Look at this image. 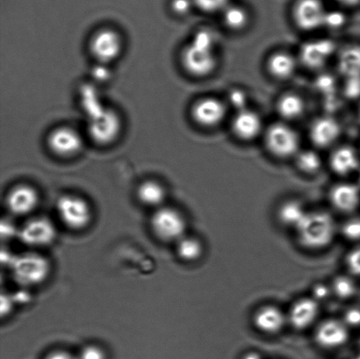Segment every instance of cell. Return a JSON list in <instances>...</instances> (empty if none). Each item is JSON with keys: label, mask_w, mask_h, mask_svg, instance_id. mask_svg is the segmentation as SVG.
Returning a JSON list of instances; mask_svg holds the SVG:
<instances>
[{"label": "cell", "mask_w": 360, "mask_h": 359, "mask_svg": "<svg viewBox=\"0 0 360 359\" xmlns=\"http://www.w3.org/2000/svg\"><path fill=\"white\" fill-rule=\"evenodd\" d=\"M298 241L309 249H322L333 242L337 233V224L330 214L323 211L308 212L296 228Z\"/></svg>", "instance_id": "6da1fadb"}, {"label": "cell", "mask_w": 360, "mask_h": 359, "mask_svg": "<svg viewBox=\"0 0 360 359\" xmlns=\"http://www.w3.org/2000/svg\"><path fill=\"white\" fill-rule=\"evenodd\" d=\"M217 44L193 37L181 52V63L189 75L207 77L214 72L218 65Z\"/></svg>", "instance_id": "7a4b0ae2"}, {"label": "cell", "mask_w": 360, "mask_h": 359, "mask_svg": "<svg viewBox=\"0 0 360 359\" xmlns=\"http://www.w3.org/2000/svg\"><path fill=\"white\" fill-rule=\"evenodd\" d=\"M13 280L22 287H34L47 279L51 266L48 259L37 252H26L11 260Z\"/></svg>", "instance_id": "3957f363"}, {"label": "cell", "mask_w": 360, "mask_h": 359, "mask_svg": "<svg viewBox=\"0 0 360 359\" xmlns=\"http://www.w3.org/2000/svg\"><path fill=\"white\" fill-rule=\"evenodd\" d=\"M151 230L160 240L178 242L186 235V221L179 210L162 207L156 210L150 220Z\"/></svg>", "instance_id": "277c9868"}, {"label": "cell", "mask_w": 360, "mask_h": 359, "mask_svg": "<svg viewBox=\"0 0 360 359\" xmlns=\"http://www.w3.org/2000/svg\"><path fill=\"white\" fill-rule=\"evenodd\" d=\"M122 126V119L117 112L105 107L89 116L88 135L98 145H108L118 138Z\"/></svg>", "instance_id": "5b68a950"}, {"label": "cell", "mask_w": 360, "mask_h": 359, "mask_svg": "<svg viewBox=\"0 0 360 359\" xmlns=\"http://www.w3.org/2000/svg\"><path fill=\"white\" fill-rule=\"evenodd\" d=\"M264 143L271 155L278 158H288L299 152L298 133L284 123L271 125L264 133Z\"/></svg>", "instance_id": "8992f818"}, {"label": "cell", "mask_w": 360, "mask_h": 359, "mask_svg": "<svg viewBox=\"0 0 360 359\" xmlns=\"http://www.w3.org/2000/svg\"><path fill=\"white\" fill-rule=\"evenodd\" d=\"M56 209L60 220L72 230H84L90 224L93 217L89 203L77 195H65L60 197Z\"/></svg>", "instance_id": "52a82bcc"}, {"label": "cell", "mask_w": 360, "mask_h": 359, "mask_svg": "<svg viewBox=\"0 0 360 359\" xmlns=\"http://www.w3.org/2000/svg\"><path fill=\"white\" fill-rule=\"evenodd\" d=\"M89 48L91 54L98 63L107 65L121 56L123 48L122 38L117 31L111 28H103L93 35Z\"/></svg>", "instance_id": "ba28073f"}, {"label": "cell", "mask_w": 360, "mask_h": 359, "mask_svg": "<svg viewBox=\"0 0 360 359\" xmlns=\"http://www.w3.org/2000/svg\"><path fill=\"white\" fill-rule=\"evenodd\" d=\"M18 235L24 244L41 248L55 241L56 230L54 224L47 217H35L25 223Z\"/></svg>", "instance_id": "9c48e42d"}, {"label": "cell", "mask_w": 360, "mask_h": 359, "mask_svg": "<svg viewBox=\"0 0 360 359\" xmlns=\"http://www.w3.org/2000/svg\"><path fill=\"white\" fill-rule=\"evenodd\" d=\"M327 10L321 0H297L292 8V19L303 31L323 27Z\"/></svg>", "instance_id": "30bf717a"}, {"label": "cell", "mask_w": 360, "mask_h": 359, "mask_svg": "<svg viewBox=\"0 0 360 359\" xmlns=\"http://www.w3.org/2000/svg\"><path fill=\"white\" fill-rule=\"evenodd\" d=\"M191 115L196 124L207 129L214 128L224 121L227 107L219 98L204 97L193 105Z\"/></svg>", "instance_id": "8fae6325"}, {"label": "cell", "mask_w": 360, "mask_h": 359, "mask_svg": "<svg viewBox=\"0 0 360 359\" xmlns=\"http://www.w3.org/2000/svg\"><path fill=\"white\" fill-rule=\"evenodd\" d=\"M49 149L56 156L70 157L76 156L83 149V139L75 129L69 126H59L48 136Z\"/></svg>", "instance_id": "7c38bea8"}, {"label": "cell", "mask_w": 360, "mask_h": 359, "mask_svg": "<svg viewBox=\"0 0 360 359\" xmlns=\"http://www.w3.org/2000/svg\"><path fill=\"white\" fill-rule=\"evenodd\" d=\"M337 51L336 44L330 39L309 41L302 45L300 60L308 68L319 70L326 66Z\"/></svg>", "instance_id": "4fadbf2b"}, {"label": "cell", "mask_w": 360, "mask_h": 359, "mask_svg": "<svg viewBox=\"0 0 360 359\" xmlns=\"http://www.w3.org/2000/svg\"><path fill=\"white\" fill-rule=\"evenodd\" d=\"M39 204V193L33 186L22 184L14 186L6 195V207L17 216H26L34 212Z\"/></svg>", "instance_id": "5bb4252c"}, {"label": "cell", "mask_w": 360, "mask_h": 359, "mask_svg": "<svg viewBox=\"0 0 360 359\" xmlns=\"http://www.w3.org/2000/svg\"><path fill=\"white\" fill-rule=\"evenodd\" d=\"M349 336H350L349 328L344 321L330 319L317 327L315 339L321 347L335 349L347 344Z\"/></svg>", "instance_id": "9a60e30c"}, {"label": "cell", "mask_w": 360, "mask_h": 359, "mask_svg": "<svg viewBox=\"0 0 360 359\" xmlns=\"http://www.w3.org/2000/svg\"><path fill=\"white\" fill-rule=\"evenodd\" d=\"M232 131L238 139L250 142L259 137L263 130V122L259 114L247 108L236 112L231 123Z\"/></svg>", "instance_id": "2e32d148"}, {"label": "cell", "mask_w": 360, "mask_h": 359, "mask_svg": "<svg viewBox=\"0 0 360 359\" xmlns=\"http://www.w3.org/2000/svg\"><path fill=\"white\" fill-rule=\"evenodd\" d=\"M341 135V126L337 119L328 116L317 118L309 129V136L312 143L319 148L333 145Z\"/></svg>", "instance_id": "e0dca14e"}, {"label": "cell", "mask_w": 360, "mask_h": 359, "mask_svg": "<svg viewBox=\"0 0 360 359\" xmlns=\"http://www.w3.org/2000/svg\"><path fill=\"white\" fill-rule=\"evenodd\" d=\"M319 312V301L314 298H303L292 306L288 320L295 329H305L316 321Z\"/></svg>", "instance_id": "ac0fdd59"}, {"label": "cell", "mask_w": 360, "mask_h": 359, "mask_svg": "<svg viewBox=\"0 0 360 359\" xmlns=\"http://www.w3.org/2000/svg\"><path fill=\"white\" fill-rule=\"evenodd\" d=\"M331 205L342 213L354 212L360 205V190L351 183H340L330 191Z\"/></svg>", "instance_id": "d6986e66"}, {"label": "cell", "mask_w": 360, "mask_h": 359, "mask_svg": "<svg viewBox=\"0 0 360 359\" xmlns=\"http://www.w3.org/2000/svg\"><path fill=\"white\" fill-rule=\"evenodd\" d=\"M288 318L280 308L274 306H264L254 315L253 323L260 332L274 335L283 329Z\"/></svg>", "instance_id": "ffe728a7"}, {"label": "cell", "mask_w": 360, "mask_h": 359, "mask_svg": "<svg viewBox=\"0 0 360 359\" xmlns=\"http://www.w3.org/2000/svg\"><path fill=\"white\" fill-rule=\"evenodd\" d=\"M359 156L354 148L340 146L330 155V165L331 170L340 176L354 174L359 168Z\"/></svg>", "instance_id": "44dd1931"}, {"label": "cell", "mask_w": 360, "mask_h": 359, "mask_svg": "<svg viewBox=\"0 0 360 359\" xmlns=\"http://www.w3.org/2000/svg\"><path fill=\"white\" fill-rule=\"evenodd\" d=\"M297 60L290 53L278 51L268 58L266 68L275 79L285 80L295 75L297 69Z\"/></svg>", "instance_id": "7402d4cb"}, {"label": "cell", "mask_w": 360, "mask_h": 359, "mask_svg": "<svg viewBox=\"0 0 360 359\" xmlns=\"http://www.w3.org/2000/svg\"><path fill=\"white\" fill-rule=\"evenodd\" d=\"M137 198L143 205L149 207H163L167 199V191L161 183L156 181H146L142 183L137 189Z\"/></svg>", "instance_id": "603a6c76"}, {"label": "cell", "mask_w": 360, "mask_h": 359, "mask_svg": "<svg viewBox=\"0 0 360 359\" xmlns=\"http://www.w3.org/2000/svg\"><path fill=\"white\" fill-rule=\"evenodd\" d=\"M338 68L347 79L360 77V46L345 47L338 56Z\"/></svg>", "instance_id": "cb8c5ba5"}, {"label": "cell", "mask_w": 360, "mask_h": 359, "mask_svg": "<svg viewBox=\"0 0 360 359\" xmlns=\"http://www.w3.org/2000/svg\"><path fill=\"white\" fill-rule=\"evenodd\" d=\"M305 102L298 94L285 93L278 98L276 109L278 115L287 121L297 119L304 114Z\"/></svg>", "instance_id": "d4e9b609"}, {"label": "cell", "mask_w": 360, "mask_h": 359, "mask_svg": "<svg viewBox=\"0 0 360 359\" xmlns=\"http://www.w3.org/2000/svg\"><path fill=\"white\" fill-rule=\"evenodd\" d=\"M307 211L297 200H288L282 204L278 209V217L282 225L291 228H297L307 214Z\"/></svg>", "instance_id": "484cf974"}, {"label": "cell", "mask_w": 360, "mask_h": 359, "mask_svg": "<svg viewBox=\"0 0 360 359\" xmlns=\"http://www.w3.org/2000/svg\"><path fill=\"white\" fill-rule=\"evenodd\" d=\"M221 14L225 27L229 30L242 31L248 27L250 23V13L242 6L231 4Z\"/></svg>", "instance_id": "4316f807"}, {"label": "cell", "mask_w": 360, "mask_h": 359, "mask_svg": "<svg viewBox=\"0 0 360 359\" xmlns=\"http://www.w3.org/2000/svg\"><path fill=\"white\" fill-rule=\"evenodd\" d=\"M179 258L185 262H195L203 255V245L199 239L184 237L177 242Z\"/></svg>", "instance_id": "83f0119b"}, {"label": "cell", "mask_w": 360, "mask_h": 359, "mask_svg": "<svg viewBox=\"0 0 360 359\" xmlns=\"http://www.w3.org/2000/svg\"><path fill=\"white\" fill-rule=\"evenodd\" d=\"M296 164L299 170L306 174H315L322 167L323 161L320 155L313 150L299 151L296 155Z\"/></svg>", "instance_id": "f1b7e54d"}, {"label": "cell", "mask_w": 360, "mask_h": 359, "mask_svg": "<svg viewBox=\"0 0 360 359\" xmlns=\"http://www.w3.org/2000/svg\"><path fill=\"white\" fill-rule=\"evenodd\" d=\"M330 287L333 293L341 300H349L354 297L358 290L355 281L351 277L345 275L337 277Z\"/></svg>", "instance_id": "f546056e"}, {"label": "cell", "mask_w": 360, "mask_h": 359, "mask_svg": "<svg viewBox=\"0 0 360 359\" xmlns=\"http://www.w3.org/2000/svg\"><path fill=\"white\" fill-rule=\"evenodd\" d=\"M193 4L205 13H222L231 5L229 0H193Z\"/></svg>", "instance_id": "4dcf8cb0"}, {"label": "cell", "mask_w": 360, "mask_h": 359, "mask_svg": "<svg viewBox=\"0 0 360 359\" xmlns=\"http://www.w3.org/2000/svg\"><path fill=\"white\" fill-rule=\"evenodd\" d=\"M347 22V15L341 11H327L323 27L329 28L330 30H338L344 27Z\"/></svg>", "instance_id": "1f68e13d"}, {"label": "cell", "mask_w": 360, "mask_h": 359, "mask_svg": "<svg viewBox=\"0 0 360 359\" xmlns=\"http://www.w3.org/2000/svg\"><path fill=\"white\" fill-rule=\"evenodd\" d=\"M342 235L345 239L352 242L360 241V217H352L341 228Z\"/></svg>", "instance_id": "d6a6232c"}, {"label": "cell", "mask_w": 360, "mask_h": 359, "mask_svg": "<svg viewBox=\"0 0 360 359\" xmlns=\"http://www.w3.org/2000/svg\"><path fill=\"white\" fill-rule=\"evenodd\" d=\"M229 103L232 105L236 112L245 110L248 104V97L245 91L241 89H233L229 94Z\"/></svg>", "instance_id": "836d02e7"}, {"label": "cell", "mask_w": 360, "mask_h": 359, "mask_svg": "<svg viewBox=\"0 0 360 359\" xmlns=\"http://www.w3.org/2000/svg\"><path fill=\"white\" fill-rule=\"evenodd\" d=\"M345 263L351 275L360 277V245L349 252Z\"/></svg>", "instance_id": "e575fe53"}, {"label": "cell", "mask_w": 360, "mask_h": 359, "mask_svg": "<svg viewBox=\"0 0 360 359\" xmlns=\"http://www.w3.org/2000/svg\"><path fill=\"white\" fill-rule=\"evenodd\" d=\"M79 359H107L103 349L98 346H87L83 348Z\"/></svg>", "instance_id": "d590c367"}, {"label": "cell", "mask_w": 360, "mask_h": 359, "mask_svg": "<svg viewBox=\"0 0 360 359\" xmlns=\"http://www.w3.org/2000/svg\"><path fill=\"white\" fill-rule=\"evenodd\" d=\"M194 6L193 0H172V9L178 15H186Z\"/></svg>", "instance_id": "8d00e7d4"}, {"label": "cell", "mask_w": 360, "mask_h": 359, "mask_svg": "<svg viewBox=\"0 0 360 359\" xmlns=\"http://www.w3.org/2000/svg\"><path fill=\"white\" fill-rule=\"evenodd\" d=\"M344 322L345 325L352 327L360 326V309L351 308L345 313Z\"/></svg>", "instance_id": "74e56055"}, {"label": "cell", "mask_w": 360, "mask_h": 359, "mask_svg": "<svg viewBox=\"0 0 360 359\" xmlns=\"http://www.w3.org/2000/svg\"><path fill=\"white\" fill-rule=\"evenodd\" d=\"M331 293H333L331 287L323 284L316 285L313 289L314 299L317 301L326 300V299L330 296Z\"/></svg>", "instance_id": "f35d334b"}, {"label": "cell", "mask_w": 360, "mask_h": 359, "mask_svg": "<svg viewBox=\"0 0 360 359\" xmlns=\"http://www.w3.org/2000/svg\"><path fill=\"white\" fill-rule=\"evenodd\" d=\"M45 359H79V358L65 351H56L49 354Z\"/></svg>", "instance_id": "ab89813d"}, {"label": "cell", "mask_w": 360, "mask_h": 359, "mask_svg": "<svg viewBox=\"0 0 360 359\" xmlns=\"http://www.w3.org/2000/svg\"><path fill=\"white\" fill-rule=\"evenodd\" d=\"M94 74L95 79L100 81L107 80L109 77L108 70L107 69H102L101 66L94 69Z\"/></svg>", "instance_id": "60d3db41"}, {"label": "cell", "mask_w": 360, "mask_h": 359, "mask_svg": "<svg viewBox=\"0 0 360 359\" xmlns=\"http://www.w3.org/2000/svg\"><path fill=\"white\" fill-rule=\"evenodd\" d=\"M333 1L345 7H355L360 5V0H333Z\"/></svg>", "instance_id": "b9f144b4"}, {"label": "cell", "mask_w": 360, "mask_h": 359, "mask_svg": "<svg viewBox=\"0 0 360 359\" xmlns=\"http://www.w3.org/2000/svg\"><path fill=\"white\" fill-rule=\"evenodd\" d=\"M243 359H262L260 354L257 353H248L243 356Z\"/></svg>", "instance_id": "7bdbcfd3"}, {"label": "cell", "mask_w": 360, "mask_h": 359, "mask_svg": "<svg viewBox=\"0 0 360 359\" xmlns=\"http://www.w3.org/2000/svg\"><path fill=\"white\" fill-rule=\"evenodd\" d=\"M359 119H360V105H359Z\"/></svg>", "instance_id": "ee69618b"}]
</instances>
